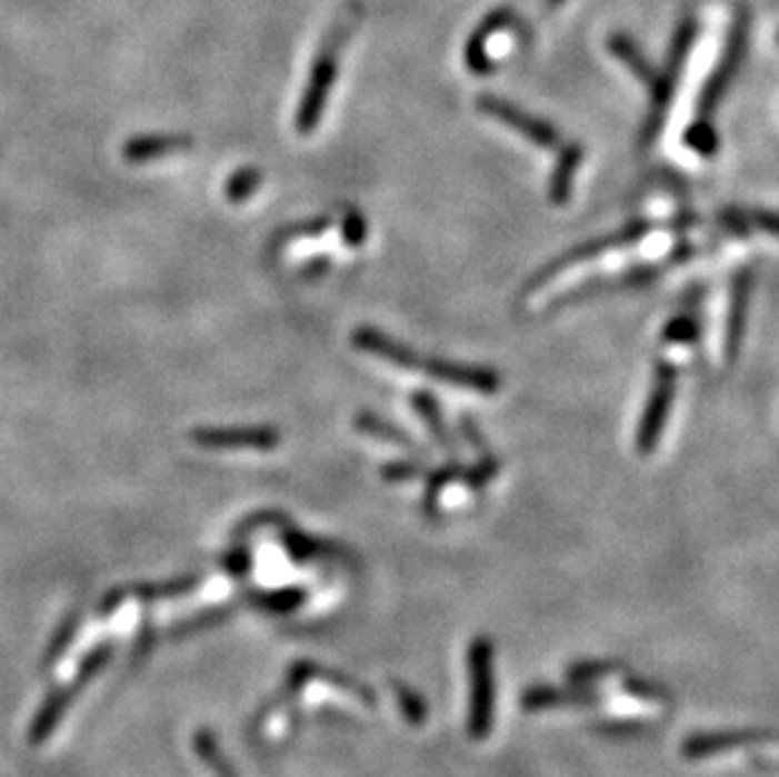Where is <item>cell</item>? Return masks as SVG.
<instances>
[{
    "label": "cell",
    "mask_w": 779,
    "mask_h": 777,
    "mask_svg": "<svg viewBox=\"0 0 779 777\" xmlns=\"http://www.w3.org/2000/svg\"><path fill=\"white\" fill-rule=\"evenodd\" d=\"M699 339V321L693 313H679L676 318H671L669 326H666L663 331V341L666 343H693Z\"/></svg>",
    "instance_id": "ac0fdd59"
},
{
    "label": "cell",
    "mask_w": 779,
    "mask_h": 777,
    "mask_svg": "<svg viewBox=\"0 0 779 777\" xmlns=\"http://www.w3.org/2000/svg\"><path fill=\"white\" fill-rule=\"evenodd\" d=\"M194 586H197V578H184V580H174V584H167V586L139 588L137 594L142 598H164V596H180V594L192 591Z\"/></svg>",
    "instance_id": "7402d4cb"
},
{
    "label": "cell",
    "mask_w": 779,
    "mask_h": 777,
    "mask_svg": "<svg viewBox=\"0 0 779 777\" xmlns=\"http://www.w3.org/2000/svg\"><path fill=\"white\" fill-rule=\"evenodd\" d=\"M676 381H679V371L671 361L659 359L653 369V383H651V395L646 401L643 417L638 422L636 432V452L641 457H649L659 439L663 435V427L669 422L673 397H676Z\"/></svg>",
    "instance_id": "277c9868"
},
{
    "label": "cell",
    "mask_w": 779,
    "mask_h": 777,
    "mask_svg": "<svg viewBox=\"0 0 779 777\" xmlns=\"http://www.w3.org/2000/svg\"><path fill=\"white\" fill-rule=\"evenodd\" d=\"M192 149V139L182 135H149V137H137L129 139V145L124 147V157L129 162H149V159H159L167 155L187 152Z\"/></svg>",
    "instance_id": "7c38bea8"
},
{
    "label": "cell",
    "mask_w": 779,
    "mask_h": 777,
    "mask_svg": "<svg viewBox=\"0 0 779 777\" xmlns=\"http://www.w3.org/2000/svg\"><path fill=\"white\" fill-rule=\"evenodd\" d=\"M194 753L212 773V777H240L228 757H224L218 737H214L210 729H200V733L194 735Z\"/></svg>",
    "instance_id": "5bb4252c"
},
{
    "label": "cell",
    "mask_w": 779,
    "mask_h": 777,
    "mask_svg": "<svg viewBox=\"0 0 779 777\" xmlns=\"http://www.w3.org/2000/svg\"><path fill=\"white\" fill-rule=\"evenodd\" d=\"M693 33H697V26H693V21H683L679 33H676L671 51H669V61H666L663 71L659 73V77H656V83L649 89L651 91V111H649V119H646V129L641 135L643 149H649L653 145V139L659 137V132H661L666 111H669V101H671L673 89H676V81H679L683 61H687V53L691 49Z\"/></svg>",
    "instance_id": "5b68a950"
},
{
    "label": "cell",
    "mask_w": 779,
    "mask_h": 777,
    "mask_svg": "<svg viewBox=\"0 0 779 777\" xmlns=\"http://www.w3.org/2000/svg\"><path fill=\"white\" fill-rule=\"evenodd\" d=\"M356 429H361V432L369 435V437L383 439V442H393V445L415 449V442H411V437L407 432H401L399 427L389 425L387 419H381L377 415H369V411H363V415L356 419Z\"/></svg>",
    "instance_id": "e0dca14e"
},
{
    "label": "cell",
    "mask_w": 779,
    "mask_h": 777,
    "mask_svg": "<svg viewBox=\"0 0 779 777\" xmlns=\"http://www.w3.org/2000/svg\"><path fill=\"white\" fill-rule=\"evenodd\" d=\"M343 238L351 248H359L366 238V220L359 210L349 208L343 212Z\"/></svg>",
    "instance_id": "44dd1931"
},
{
    "label": "cell",
    "mask_w": 779,
    "mask_h": 777,
    "mask_svg": "<svg viewBox=\"0 0 779 777\" xmlns=\"http://www.w3.org/2000/svg\"><path fill=\"white\" fill-rule=\"evenodd\" d=\"M258 187H260V172L258 170H242L230 180L228 195H230V200H246L258 190Z\"/></svg>",
    "instance_id": "ffe728a7"
},
{
    "label": "cell",
    "mask_w": 779,
    "mask_h": 777,
    "mask_svg": "<svg viewBox=\"0 0 779 777\" xmlns=\"http://www.w3.org/2000/svg\"><path fill=\"white\" fill-rule=\"evenodd\" d=\"M651 232V225H646V222H633V225H626L623 230H616L611 232V236H606V238H596V240H590L586 242V246H578V248H572L568 250L566 256H560L552 260V263L548 268H542L538 276H535L530 280V286L525 293H532V290H538L540 283H548L550 278H556L560 276L562 270H568V268H576L578 263H583V260H590V258H598V256H603V252L608 250H616V248H626V246H633V242H638L641 238H646Z\"/></svg>",
    "instance_id": "52a82bcc"
},
{
    "label": "cell",
    "mask_w": 779,
    "mask_h": 777,
    "mask_svg": "<svg viewBox=\"0 0 779 777\" xmlns=\"http://www.w3.org/2000/svg\"><path fill=\"white\" fill-rule=\"evenodd\" d=\"M353 343H356V349L377 356V359L389 361L397 369L419 371V373H425V377L445 381L455 389L477 391V395H497V391H500V387H502V377L492 369L469 367V363H457V361L435 359V356L417 353L415 349H409L407 343L393 341L391 336L371 329V326H361V329H356Z\"/></svg>",
    "instance_id": "6da1fadb"
},
{
    "label": "cell",
    "mask_w": 779,
    "mask_h": 777,
    "mask_svg": "<svg viewBox=\"0 0 779 777\" xmlns=\"http://www.w3.org/2000/svg\"><path fill=\"white\" fill-rule=\"evenodd\" d=\"M192 442L202 449H276L280 445V432L270 427H242V429H197Z\"/></svg>",
    "instance_id": "9c48e42d"
},
{
    "label": "cell",
    "mask_w": 779,
    "mask_h": 777,
    "mask_svg": "<svg viewBox=\"0 0 779 777\" xmlns=\"http://www.w3.org/2000/svg\"><path fill=\"white\" fill-rule=\"evenodd\" d=\"M687 145L693 149V152H699L703 157H711L719 149V135L717 129L709 124L707 119L697 121V124L689 127L687 132Z\"/></svg>",
    "instance_id": "d6986e66"
},
{
    "label": "cell",
    "mask_w": 779,
    "mask_h": 777,
    "mask_svg": "<svg viewBox=\"0 0 779 777\" xmlns=\"http://www.w3.org/2000/svg\"><path fill=\"white\" fill-rule=\"evenodd\" d=\"M749 296H752V270H739L731 286V301L727 313V331H725V353L727 363L739 359L741 341H745L747 313H749Z\"/></svg>",
    "instance_id": "30bf717a"
},
{
    "label": "cell",
    "mask_w": 779,
    "mask_h": 777,
    "mask_svg": "<svg viewBox=\"0 0 779 777\" xmlns=\"http://www.w3.org/2000/svg\"><path fill=\"white\" fill-rule=\"evenodd\" d=\"M111 659V649L104 644V646H99V649H93L87 659L81 661V669L77 677H73L69 685L61 687V689H56L49 695V699L43 701V707L39 715H36L33 719V725H31V733H28V743L31 745H41L46 743V739L51 737V733L56 727H59V723L63 719L66 715V709H69V705L73 701V697L79 695V691L89 685V681L97 677V674H101V669L107 667Z\"/></svg>",
    "instance_id": "3957f363"
},
{
    "label": "cell",
    "mask_w": 779,
    "mask_h": 777,
    "mask_svg": "<svg viewBox=\"0 0 779 777\" xmlns=\"http://www.w3.org/2000/svg\"><path fill=\"white\" fill-rule=\"evenodd\" d=\"M421 465H411V462H391L383 467V480H409V477H419Z\"/></svg>",
    "instance_id": "603a6c76"
},
{
    "label": "cell",
    "mask_w": 779,
    "mask_h": 777,
    "mask_svg": "<svg viewBox=\"0 0 779 777\" xmlns=\"http://www.w3.org/2000/svg\"><path fill=\"white\" fill-rule=\"evenodd\" d=\"M721 222H725L727 230L741 232V236H747L749 230H765L769 236L779 238V212H769V210H739V208H729L721 210Z\"/></svg>",
    "instance_id": "4fadbf2b"
},
{
    "label": "cell",
    "mask_w": 779,
    "mask_h": 777,
    "mask_svg": "<svg viewBox=\"0 0 779 777\" xmlns=\"http://www.w3.org/2000/svg\"><path fill=\"white\" fill-rule=\"evenodd\" d=\"M747 31H749L747 16H739L737 23H735V31H731V36H729V46H727V51H725V59H721L719 69L711 73L707 89L701 91L699 111H701L703 119H707L711 111L719 107V101L725 99L727 89L731 87V81H735V77H737L741 56H745V49H747Z\"/></svg>",
    "instance_id": "ba28073f"
},
{
    "label": "cell",
    "mask_w": 779,
    "mask_h": 777,
    "mask_svg": "<svg viewBox=\"0 0 779 777\" xmlns=\"http://www.w3.org/2000/svg\"><path fill=\"white\" fill-rule=\"evenodd\" d=\"M353 26H356V18H343V21H338L333 26V31L328 33V39L323 41V49L318 53L311 79H308L306 93L303 99H300V109L296 114L298 135H311L318 127V121H321L328 93H331L336 71H338V59H341V51L346 41H349V33Z\"/></svg>",
    "instance_id": "7a4b0ae2"
},
{
    "label": "cell",
    "mask_w": 779,
    "mask_h": 777,
    "mask_svg": "<svg viewBox=\"0 0 779 777\" xmlns=\"http://www.w3.org/2000/svg\"><path fill=\"white\" fill-rule=\"evenodd\" d=\"M477 109H480L482 114H487L490 119H497L500 124L510 127L512 132L522 135L535 147L548 149V152H560L562 137H560L558 129L548 124V121L528 114L525 109H518L515 104H510V101H505L500 97H490V93H487V97L477 99Z\"/></svg>",
    "instance_id": "8992f818"
},
{
    "label": "cell",
    "mask_w": 779,
    "mask_h": 777,
    "mask_svg": "<svg viewBox=\"0 0 779 777\" xmlns=\"http://www.w3.org/2000/svg\"><path fill=\"white\" fill-rule=\"evenodd\" d=\"M583 157H586L583 145L570 142L560 147L558 165H556V172L550 177V192H548L550 202L556 205V208H562V205L570 200L572 180H576L580 165H583Z\"/></svg>",
    "instance_id": "8fae6325"
},
{
    "label": "cell",
    "mask_w": 779,
    "mask_h": 777,
    "mask_svg": "<svg viewBox=\"0 0 779 777\" xmlns=\"http://www.w3.org/2000/svg\"><path fill=\"white\" fill-rule=\"evenodd\" d=\"M411 405H415L417 415H419L421 419H425V425L429 427L431 437H435L437 442L442 445L449 455H455V439H452V435L447 432L445 419H442V411H439L435 397L427 395V391H419V395L411 397Z\"/></svg>",
    "instance_id": "2e32d148"
},
{
    "label": "cell",
    "mask_w": 779,
    "mask_h": 777,
    "mask_svg": "<svg viewBox=\"0 0 779 777\" xmlns=\"http://www.w3.org/2000/svg\"><path fill=\"white\" fill-rule=\"evenodd\" d=\"M608 49H611L613 56L621 59V63H626L628 69H631L638 79H641L646 87H653L656 77H659V71H656L649 61L643 59V53L638 51V46L628 39V36H611V41H608Z\"/></svg>",
    "instance_id": "9a60e30c"
}]
</instances>
